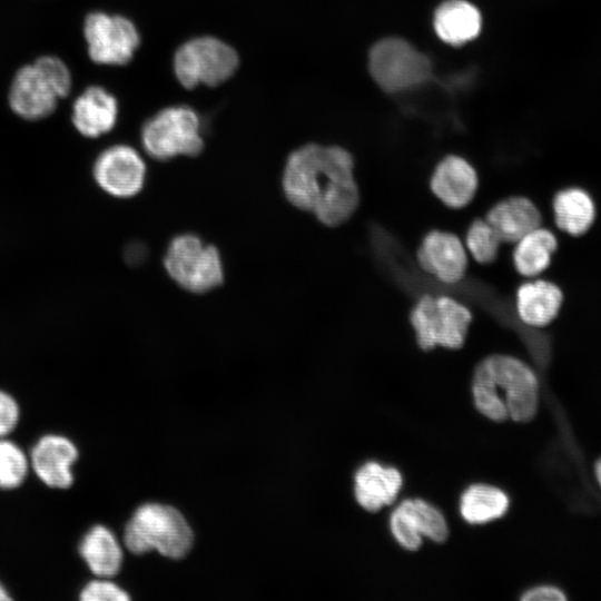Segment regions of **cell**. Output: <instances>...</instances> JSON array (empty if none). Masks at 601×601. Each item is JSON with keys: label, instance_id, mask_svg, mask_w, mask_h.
<instances>
[{"label": "cell", "instance_id": "4dcf8cb0", "mask_svg": "<svg viewBox=\"0 0 601 601\" xmlns=\"http://www.w3.org/2000/svg\"><path fill=\"white\" fill-rule=\"evenodd\" d=\"M8 600H11V598L8 594V591L4 589V587L0 582V601H8Z\"/></svg>", "mask_w": 601, "mask_h": 601}, {"label": "cell", "instance_id": "7402d4cb", "mask_svg": "<svg viewBox=\"0 0 601 601\" xmlns=\"http://www.w3.org/2000/svg\"><path fill=\"white\" fill-rule=\"evenodd\" d=\"M508 494L500 487L485 483L469 485L461 494L459 510L471 525H482L504 516L509 510Z\"/></svg>", "mask_w": 601, "mask_h": 601}, {"label": "cell", "instance_id": "d4e9b609", "mask_svg": "<svg viewBox=\"0 0 601 601\" xmlns=\"http://www.w3.org/2000/svg\"><path fill=\"white\" fill-rule=\"evenodd\" d=\"M501 243L484 218L475 219L467 228L465 248L480 264L493 263L497 257Z\"/></svg>", "mask_w": 601, "mask_h": 601}, {"label": "cell", "instance_id": "9c48e42d", "mask_svg": "<svg viewBox=\"0 0 601 601\" xmlns=\"http://www.w3.org/2000/svg\"><path fill=\"white\" fill-rule=\"evenodd\" d=\"M83 36L90 59L98 65L128 63L140 43L135 23L120 14L90 12L83 22Z\"/></svg>", "mask_w": 601, "mask_h": 601}, {"label": "cell", "instance_id": "4316f807", "mask_svg": "<svg viewBox=\"0 0 601 601\" xmlns=\"http://www.w3.org/2000/svg\"><path fill=\"white\" fill-rule=\"evenodd\" d=\"M50 81L59 98H65L71 90L72 79L67 65L58 57L42 56L33 62Z\"/></svg>", "mask_w": 601, "mask_h": 601}, {"label": "cell", "instance_id": "cb8c5ba5", "mask_svg": "<svg viewBox=\"0 0 601 601\" xmlns=\"http://www.w3.org/2000/svg\"><path fill=\"white\" fill-rule=\"evenodd\" d=\"M558 247L555 235L543 227L528 233L515 243L513 264L519 274L524 277H535L542 274L551 264Z\"/></svg>", "mask_w": 601, "mask_h": 601}, {"label": "cell", "instance_id": "44dd1931", "mask_svg": "<svg viewBox=\"0 0 601 601\" xmlns=\"http://www.w3.org/2000/svg\"><path fill=\"white\" fill-rule=\"evenodd\" d=\"M552 207L556 226L571 236L585 234L597 215L593 198L580 187H566L558 191Z\"/></svg>", "mask_w": 601, "mask_h": 601}, {"label": "cell", "instance_id": "52a82bcc", "mask_svg": "<svg viewBox=\"0 0 601 601\" xmlns=\"http://www.w3.org/2000/svg\"><path fill=\"white\" fill-rule=\"evenodd\" d=\"M164 266L170 278L183 289L203 294L224 280V267L218 249L199 236L181 234L171 239Z\"/></svg>", "mask_w": 601, "mask_h": 601}, {"label": "cell", "instance_id": "ba28073f", "mask_svg": "<svg viewBox=\"0 0 601 601\" xmlns=\"http://www.w3.org/2000/svg\"><path fill=\"white\" fill-rule=\"evenodd\" d=\"M238 65L236 50L211 36L187 40L176 50L173 61L175 76L186 89L218 86L235 73Z\"/></svg>", "mask_w": 601, "mask_h": 601}, {"label": "cell", "instance_id": "f1b7e54d", "mask_svg": "<svg viewBox=\"0 0 601 601\" xmlns=\"http://www.w3.org/2000/svg\"><path fill=\"white\" fill-rule=\"evenodd\" d=\"M19 420V406L8 393L0 391V437L9 434Z\"/></svg>", "mask_w": 601, "mask_h": 601}, {"label": "cell", "instance_id": "484cf974", "mask_svg": "<svg viewBox=\"0 0 601 601\" xmlns=\"http://www.w3.org/2000/svg\"><path fill=\"white\" fill-rule=\"evenodd\" d=\"M28 460L22 450L11 441L0 439V487H18L26 479Z\"/></svg>", "mask_w": 601, "mask_h": 601}, {"label": "cell", "instance_id": "7c38bea8", "mask_svg": "<svg viewBox=\"0 0 601 601\" xmlns=\"http://www.w3.org/2000/svg\"><path fill=\"white\" fill-rule=\"evenodd\" d=\"M420 267L445 284L463 279L467 268V250L454 234L442 230L427 233L416 253Z\"/></svg>", "mask_w": 601, "mask_h": 601}, {"label": "cell", "instance_id": "30bf717a", "mask_svg": "<svg viewBox=\"0 0 601 601\" xmlns=\"http://www.w3.org/2000/svg\"><path fill=\"white\" fill-rule=\"evenodd\" d=\"M388 526L393 539L406 551H417L424 539L444 543L450 529L444 514L423 499H405L391 512Z\"/></svg>", "mask_w": 601, "mask_h": 601}, {"label": "cell", "instance_id": "83f0119b", "mask_svg": "<svg viewBox=\"0 0 601 601\" xmlns=\"http://www.w3.org/2000/svg\"><path fill=\"white\" fill-rule=\"evenodd\" d=\"M80 599L83 601H127L129 595L117 584L102 578L87 583L81 590Z\"/></svg>", "mask_w": 601, "mask_h": 601}, {"label": "cell", "instance_id": "8992f818", "mask_svg": "<svg viewBox=\"0 0 601 601\" xmlns=\"http://www.w3.org/2000/svg\"><path fill=\"white\" fill-rule=\"evenodd\" d=\"M141 144L157 160L197 156L204 148L199 116L185 105L166 107L144 124Z\"/></svg>", "mask_w": 601, "mask_h": 601}, {"label": "cell", "instance_id": "f546056e", "mask_svg": "<svg viewBox=\"0 0 601 601\" xmlns=\"http://www.w3.org/2000/svg\"><path fill=\"white\" fill-rule=\"evenodd\" d=\"M522 601H564L566 595L554 585L542 584L525 590L521 595Z\"/></svg>", "mask_w": 601, "mask_h": 601}, {"label": "cell", "instance_id": "603a6c76", "mask_svg": "<svg viewBox=\"0 0 601 601\" xmlns=\"http://www.w3.org/2000/svg\"><path fill=\"white\" fill-rule=\"evenodd\" d=\"M79 552L89 569L100 578L115 575L121 566V548L114 533L102 525H96L86 533Z\"/></svg>", "mask_w": 601, "mask_h": 601}, {"label": "cell", "instance_id": "ffe728a7", "mask_svg": "<svg viewBox=\"0 0 601 601\" xmlns=\"http://www.w3.org/2000/svg\"><path fill=\"white\" fill-rule=\"evenodd\" d=\"M563 302L561 288L545 279L523 283L516 290L519 318L531 327H544L558 316Z\"/></svg>", "mask_w": 601, "mask_h": 601}, {"label": "cell", "instance_id": "5b68a950", "mask_svg": "<svg viewBox=\"0 0 601 601\" xmlns=\"http://www.w3.org/2000/svg\"><path fill=\"white\" fill-rule=\"evenodd\" d=\"M410 322L422 349L430 351L437 346L457 349L465 342L472 313L450 296L425 294L412 308Z\"/></svg>", "mask_w": 601, "mask_h": 601}, {"label": "cell", "instance_id": "8fae6325", "mask_svg": "<svg viewBox=\"0 0 601 601\" xmlns=\"http://www.w3.org/2000/svg\"><path fill=\"white\" fill-rule=\"evenodd\" d=\"M93 177L99 187L109 195L129 198L142 189L146 165L140 154L132 147L115 145L97 157Z\"/></svg>", "mask_w": 601, "mask_h": 601}, {"label": "cell", "instance_id": "7a4b0ae2", "mask_svg": "<svg viewBox=\"0 0 601 601\" xmlns=\"http://www.w3.org/2000/svg\"><path fill=\"white\" fill-rule=\"evenodd\" d=\"M539 378L523 361L506 354L483 358L472 375L471 392L477 412L493 422L525 423L539 407Z\"/></svg>", "mask_w": 601, "mask_h": 601}, {"label": "cell", "instance_id": "ac0fdd59", "mask_svg": "<svg viewBox=\"0 0 601 601\" xmlns=\"http://www.w3.org/2000/svg\"><path fill=\"white\" fill-rule=\"evenodd\" d=\"M502 243H516L541 226L542 216L532 200L513 196L496 203L484 218Z\"/></svg>", "mask_w": 601, "mask_h": 601}, {"label": "cell", "instance_id": "e0dca14e", "mask_svg": "<svg viewBox=\"0 0 601 601\" xmlns=\"http://www.w3.org/2000/svg\"><path fill=\"white\" fill-rule=\"evenodd\" d=\"M117 116V99L100 86L88 87L72 106L73 126L89 138H97L110 131L116 125Z\"/></svg>", "mask_w": 601, "mask_h": 601}, {"label": "cell", "instance_id": "9a60e30c", "mask_svg": "<svg viewBox=\"0 0 601 601\" xmlns=\"http://www.w3.org/2000/svg\"><path fill=\"white\" fill-rule=\"evenodd\" d=\"M479 177L474 167L457 155L445 156L435 167L431 179L432 193L451 208H463L474 198Z\"/></svg>", "mask_w": 601, "mask_h": 601}, {"label": "cell", "instance_id": "6da1fadb", "mask_svg": "<svg viewBox=\"0 0 601 601\" xmlns=\"http://www.w3.org/2000/svg\"><path fill=\"white\" fill-rule=\"evenodd\" d=\"M282 185L293 206L331 227L345 223L359 204L354 159L341 146L312 142L295 149L286 160Z\"/></svg>", "mask_w": 601, "mask_h": 601}, {"label": "cell", "instance_id": "3957f363", "mask_svg": "<svg viewBox=\"0 0 601 601\" xmlns=\"http://www.w3.org/2000/svg\"><path fill=\"white\" fill-rule=\"evenodd\" d=\"M193 532L176 509L148 503L139 506L125 529V543L136 554L157 550L165 556L183 558L191 548Z\"/></svg>", "mask_w": 601, "mask_h": 601}, {"label": "cell", "instance_id": "d6986e66", "mask_svg": "<svg viewBox=\"0 0 601 601\" xmlns=\"http://www.w3.org/2000/svg\"><path fill=\"white\" fill-rule=\"evenodd\" d=\"M433 27L443 42L452 47H461L480 35L482 14L467 0H446L435 9Z\"/></svg>", "mask_w": 601, "mask_h": 601}, {"label": "cell", "instance_id": "1f68e13d", "mask_svg": "<svg viewBox=\"0 0 601 601\" xmlns=\"http://www.w3.org/2000/svg\"><path fill=\"white\" fill-rule=\"evenodd\" d=\"M597 480L601 486V459H599L594 466Z\"/></svg>", "mask_w": 601, "mask_h": 601}, {"label": "cell", "instance_id": "5bb4252c", "mask_svg": "<svg viewBox=\"0 0 601 601\" xmlns=\"http://www.w3.org/2000/svg\"><path fill=\"white\" fill-rule=\"evenodd\" d=\"M403 486L398 469L376 461H367L354 474L356 503L367 512H378L397 499Z\"/></svg>", "mask_w": 601, "mask_h": 601}, {"label": "cell", "instance_id": "2e32d148", "mask_svg": "<svg viewBox=\"0 0 601 601\" xmlns=\"http://www.w3.org/2000/svg\"><path fill=\"white\" fill-rule=\"evenodd\" d=\"M78 457L75 444L65 436H42L31 451V465L39 479L50 487L72 484L71 466Z\"/></svg>", "mask_w": 601, "mask_h": 601}, {"label": "cell", "instance_id": "277c9868", "mask_svg": "<svg viewBox=\"0 0 601 601\" xmlns=\"http://www.w3.org/2000/svg\"><path fill=\"white\" fill-rule=\"evenodd\" d=\"M368 70L383 91L398 93L427 82L433 66L430 58L407 40L385 37L370 49Z\"/></svg>", "mask_w": 601, "mask_h": 601}, {"label": "cell", "instance_id": "4fadbf2b", "mask_svg": "<svg viewBox=\"0 0 601 601\" xmlns=\"http://www.w3.org/2000/svg\"><path fill=\"white\" fill-rule=\"evenodd\" d=\"M59 96L40 69L35 65L21 67L9 89V105L26 120H40L51 115Z\"/></svg>", "mask_w": 601, "mask_h": 601}]
</instances>
